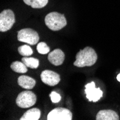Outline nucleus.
<instances>
[{"label":"nucleus","mask_w":120,"mask_h":120,"mask_svg":"<svg viewBox=\"0 0 120 120\" xmlns=\"http://www.w3.org/2000/svg\"><path fill=\"white\" fill-rule=\"evenodd\" d=\"M75 58L76 59L73 63V65L79 68H83L94 65L97 60L98 56L92 48L86 47L76 54Z\"/></svg>","instance_id":"1"},{"label":"nucleus","mask_w":120,"mask_h":120,"mask_svg":"<svg viewBox=\"0 0 120 120\" xmlns=\"http://www.w3.org/2000/svg\"><path fill=\"white\" fill-rule=\"evenodd\" d=\"M45 22L47 27L53 31H58L66 26L67 21L64 15L52 12L46 15Z\"/></svg>","instance_id":"2"},{"label":"nucleus","mask_w":120,"mask_h":120,"mask_svg":"<svg viewBox=\"0 0 120 120\" xmlns=\"http://www.w3.org/2000/svg\"><path fill=\"white\" fill-rule=\"evenodd\" d=\"M39 35L38 32L31 28L20 30L17 33V40L31 45H34L39 42Z\"/></svg>","instance_id":"3"},{"label":"nucleus","mask_w":120,"mask_h":120,"mask_svg":"<svg viewBox=\"0 0 120 120\" xmlns=\"http://www.w3.org/2000/svg\"><path fill=\"white\" fill-rule=\"evenodd\" d=\"M37 101L35 94L30 91H22L16 99V104L19 107L28 108L33 106Z\"/></svg>","instance_id":"4"},{"label":"nucleus","mask_w":120,"mask_h":120,"mask_svg":"<svg viewBox=\"0 0 120 120\" xmlns=\"http://www.w3.org/2000/svg\"><path fill=\"white\" fill-rule=\"evenodd\" d=\"M15 23V17L12 10L5 9L0 14V31L7 32Z\"/></svg>","instance_id":"5"},{"label":"nucleus","mask_w":120,"mask_h":120,"mask_svg":"<svg viewBox=\"0 0 120 120\" xmlns=\"http://www.w3.org/2000/svg\"><path fill=\"white\" fill-rule=\"evenodd\" d=\"M73 115L71 112L65 108H56L48 115V120H71Z\"/></svg>","instance_id":"6"},{"label":"nucleus","mask_w":120,"mask_h":120,"mask_svg":"<svg viewBox=\"0 0 120 120\" xmlns=\"http://www.w3.org/2000/svg\"><path fill=\"white\" fill-rule=\"evenodd\" d=\"M85 93L86 98L89 101L96 102L99 101L103 96V91L99 88H96L95 83L91 82L86 84L85 86Z\"/></svg>","instance_id":"7"},{"label":"nucleus","mask_w":120,"mask_h":120,"mask_svg":"<svg viewBox=\"0 0 120 120\" xmlns=\"http://www.w3.org/2000/svg\"><path fill=\"white\" fill-rule=\"evenodd\" d=\"M40 77L43 83L50 86H54L57 85L60 81V75L50 70L43 71L41 73Z\"/></svg>","instance_id":"8"},{"label":"nucleus","mask_w":120,"mask_h":120,"mask_svg":"<svg viewBox=\"0 0 120 120\" xmlns=\"http://www.w3.org/2000/svg\"><path fill=\"white\" fill-rule=\"evenodd\" d=\"M48 60L54 65H60L65 59V54L60 49H56L48 55Z\"/></svg>","instance_id":"9"},{"label":"nucleus","mask_w":120,"mask_h":120,"mask_svg":"<svg viewBox=\"0 0 120 120\" xmlns=\"http://www.w3.org/2000/svg\"><path fill=\"white\" fill-rule=\"evenodd\" d=\"M96 120H119L118 114L111 109L101 110L97 113L96 116Z\"/></svg>","instance_id":"10"},{"label":"nucleus","mask_w":120,"mask_h":120,"mask_svg":"<svg viewBox=\"0 0 120 120\" xmlns=\"http://www.w3.org/2000/svg\"><path fill=\"white\" fill-rule=\"evenodd\" d=\"M17 83L22 88L28 90L33 89L36 84V81L34 79L27 75L19 76L17 80Z\"/></svg>","instance_id":"11"},{"label":"nucleus","mask_w":120,"mask_h":120,"mask_svg":"<svg viewBox=\"0 0 120 120\" xmlns=\"http://www.w3.org/2000/svg\"><path fill=\"white\" fill-rule=\"evenodd\" d=\"M41 112L39 109L33 108L27 111L22 117L20 120H38L40 117Z\"/></svg>","instance_id":"12"},{"label":"nucleus","mask_w":120,"mask_h":120,"mask_svg":"<svg viewBox=\"0 0 120 120\" xmlns=\"http://www.w3.org/2000/svg\"><path fill=\"white\" fill-rule=\"evenodd\" d=\"M24 2L34 9H41L45 7L48 3V0H23Z\"/></svg>","instance_id":"13"},{"label":"nucleus","mask_w":120,"mask_h":120,"mask_svg":"<svg viewBox=\"0 0 120 120\" xmlns=\"http://www.w3.org/2000/svg\"><path fill=\"white\" fill-rule=\"evenodd\" d=\"M11 68L15 72L19 73H25L27 72V68L26 65L22 61H15L11 64Z\"/></svg>","instance_id":"14"},{"label":"nucleus","mask_w":120,"mask_h":120,"mask_svg":"<svg viewBox=\"0 0 120 120\" xmlns=\"http://www.w3.org/2000/svg\"><path fill=\"white\" fill-rule=\"evenodd\" d=\"M22 61L27 67H29L30 68H37L39 66V60L35 58H30V57H23L22 58Z\"/></svg>","instance_id":"15"},{"label":"nucleus","mask_w":120,"mask_h":120,"mask_svg":"<svg viewBox=\"0 0 120 120\" xmlns=\"http://www.w3.org/2000/svg\"><path fill=\"white\" fill-rule=\"evenodd\" d=\"M18 52L21 56H25V57H28L33 53L32 49L29 45H22V46L19 47L18 48Z\"/></svg>","instance_id":"16"},{"label":"nucleus","mask_w":120,"mask_h":120,"mask_svg":"<svg viewBox=\"0 0 120 120\" xmlns=\"http://www.w3.org/2000/svg\"><path fill=\"white\" fill-rule=\"evenodd\" d=\"M37 50L38 52L40 54H47L50 52V48L47 45V44L45 42H40L39 44H38L37 45Z\"/></svg>","instance_id":"17"},{"label":"nucleus","mask_w":120,"mask_h":120,"mask_svg":"<svg viewBox=\"0 0 120 120\" xmlns=\"http://www.w3.org/2000/svg\"><path fill=\"white\" fill-rule=\"evenodd\" d=\"M50 99L53 103H58L61 99V96H60V94L56 91L51 92L50 94Z\"/></svg>","instance_id":"18"},{"label":"nucleus","mask_w":120,"mask_h":120,"mask_svg":"<svg viewBox=\"0 0 120 120\" xmlns=\"http://www.w3.org/2000/svg\"><path fill=\"white\" fill-rule=\"evenodd\" d=\"M116 79H117V81L120 82V73L117 75V77H116Z\"/></svg>","instance_id":"19"}]
</instances>
